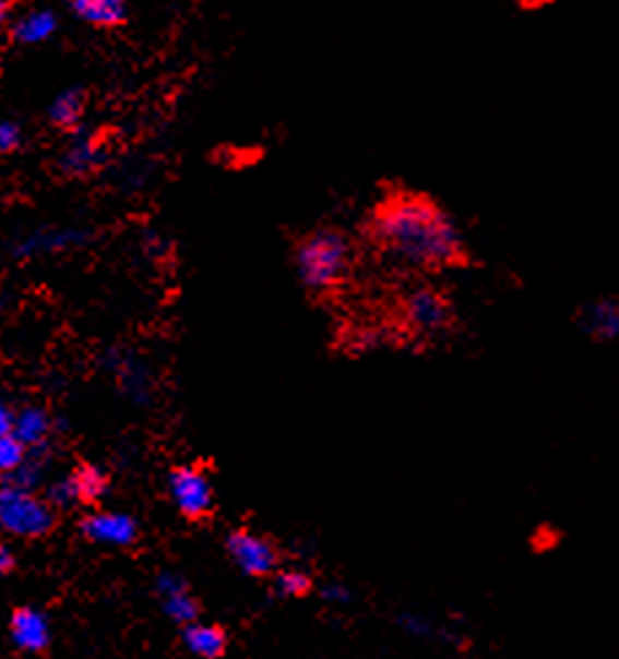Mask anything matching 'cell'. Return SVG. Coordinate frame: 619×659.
<instances>
[{"label":"cell","instance_id":"6da1fadb","mask_svg":"<svg viewBox=\"0 0 619 659\" xmlns=\"http://www.w3.org/2000/svg\"><path fill=\"white\" fill-rule=\"evenodd\" d=\"M368 236L403 268L444 271L465 257L463 230L452 214L417 192L384 197L368 219Z\"/></svg>","mask_w":619,"mask_h":659},{"label":"cell","instance_id":"7a4b0ae2","mask_svg":"<svg viewBox=\"0 0 619 659\" xmlns=\"http://www.w3.org/2000/svg\"><path fill=\"white\" fill-rule=\"evenodd\" d=\"M355 249L338 227H320L309 232L295 249V271L311 292H333L349 276Z\"/></svg>","mask_w":619,"mask_h":659},{"label":"cell","instance_id":"3957f363","mask_svg":"<svg viewBox=\"0 0 619 659\" xmlns=\"http://www.w3.org/2000/svg\"><path fill=\"white\" fill-rule=\"evenodd\" d=\"M52 527V511L25 487H0V530L9 536L36 538Z\"/></svg>","mask_w":619,"mask_h":659},{"label":"cell","instance_id":"277c9868","mask_svg":"<svg viewBox=\"0 0 619 659\" xmlns=\"http://www.w3.org/2000/svg\"><path fill=\"white\" fill-rule=\"evenodd\" d=\"M403 320H406V325L412 327L414 333H441L452 320L450 300L436 287L419 284V287L408 289V295L403 298Z\"/></svg>","mask_w":619,"mask_h":659},{"label":"cell","instance_id":"5b68a950","mask_svg":"<svg viewBox=\"0 0 619 659\" xmlns=\"http://www.w3.org/2000/svg\"><path fill=\"white\" fill-rule=\"evenodd\" d=\"M170 498H174L176 508L190 519L209 514L212 511V481L206 479V474L198 468H179L170 474L168 479Z\"/></svg>","mask_w":619,"mask_h":659},{"label":"cell","instance_id":"8992f818","mask_svg":"<svg viewBox=\"0 0 619 659\" xmlns=\"http://www.w3.org/2000/svg\"><path fill=\"white\" fill-rule=\"evenodd\" d=\"M227 551L247 576H265L276 567V549L252 532H233L227 538Z\"/></svg>","mask_w":619,"mask_h":659},{"label":"cell","instance_id":"52a82bcc","mask_svg":"<svg viewBox=\"0 0 619 659\" xmlns=\"http://www.w3.org/2000/svg\"><path fill=\"white\" fill-rule=\"evenodd\" d=\"M84 532L93 541L104 543V547H130L139 536V525H135L133 516L128 514H95L84 522Z\"/></svg>","mask_w":619,"mask_h":659},{"label":"cell","instance_id":"ba28073f","mask_svg":"<svg viewBox=\"0 0 619 659\" xmlns=\"http://www.w3.org/2000/svg\"><path fill=\"white\" fill-rule=\"evenodd\" d=\"M104 163H106V149L87 133L73 135L60 155V168L62 173L68 176L93 173V170H98Z\"/></svg>","mask_w":619,"mask_h":659},{"label":"cell","instance_id":"9c48e42d","mask_svg":"<svg viewBox=\"0 0 619 659\" xmlns=\"http://www.w3.org/2000/svg\"><path fill=\"white\" fill-rule=\"evenodd\" d=\"M579 327L595 340L619 338V298H598L579 314Z\"/></svg>","mask_w":619,"mask_h":659},{"label":"cell","instance_id":"30bf717a","mask_svg":"<svg viewBox=\"0 0 619 659\" xmlns=\"http://www.w3.org/2000/svg\"><path fill=\"white\" fill-rule=\"evenodd\" d=\"M11 638L22 651H41L49 644V622L36 608H22L11 619Z\"/></svg>","mask_w":619,"mask_h":659},{"label":"cell","instance_id":"8fae6325","mask_svg":"<svg viewBox=\"0 0 619 659\" xmlns=\"http://www.w3.org/2000/svg\"><path fill=\"white\" fill-rule=\"evenodd\" d=\"M57 14L52 9H27L11 22V36L20 44H44L57 33Z\"/></svg>","mask_w":619,"mask_h":659},{"label":"cell","instance_id":"7c38bea8","mask_svg":"<svg viewBox=\"0 0 619 659\" xmlns=\"http://www.w3.org/2000/svg\"><path fill=\"white\" fill-rule=\"evenodd\" d=\"M82 241V230H73V227H66V230L62 227H47V230H36L27 238H22L20 247H16V254L20 257H33V254L41 252H62V249H71Z\"/></svg>","mask_w":619,"mask_h":659},{"label":"cell","instance_id":"4fadbf2b","mask_svg":"<svg viewBox=\"0 0 619 659\" xmlns=\"http://www.w3.org/2000/svg\"><path fill=\"white\" fill-rule=\"evenodd\" d=\"M68 9L95 27L122 25L128 16V0H66Z\"/></svg>","mask_w":619,"mask_h":659},{"label":"cell","instance_id":"5bb4252c","mask_svg":"<svg viewBox=\"0 0 619 659\" xmlns=\"http://www.w3.org/2000/svg\"><path fill=\"white\" fill-rule=\"evenodd\" d=\"M184 644L195 657L217 659L225 651V633L214 624L192 622L184 630Z\"/></svg>","mask_w":619,"mask_h":659},{"label":"cell","instance_id":"9a60e30c","mask_svg":"<svg viewBox=\"0 0 619 659\" xmlns=\"http://www.w3.org/2000/svg\"><path fill=\"white\" fill-rule=\"evenodd\" d=\"M84 117V93L82 89H66L49 106V119L62 130H71Z\"/></svg>","mask_w":619,"mask_h":659},{"label":"cell","instance_id":"2e32d148","mask_svg":"<svg viewBox=\"0 0 619 659\" xmlns=\"http://www.w3.org/2000/svg\"><path fill=\"white\" fill-rule=\"evenodd\" d=\"M49 433V417L47 411L41 408H25L22 414L14 417V435L20 439L25 446L31 443H41Z\"/></svg>","mask_w":619,"mask_h":659},{"label":"cell","instance_id":"e0dca14e","mask_svg":"<svg viewBox=\"0 0 619 659\" xmlns=\"http://www.w3.org/2000/svg\"><path fill=\"white\" fill-rule=\"evenodd\" d=\"M163 606H166L168 616L179 624H192L198 619V603L190 598L187 587H179L174 589V592L163 595Z\"/></svg>","mask_w":619,"mask_h":659},{"label":"cell","instance_id":"ac0fdd59","mask_svg":"<svg viewBox=\"0 0 619 659\" xmlns=\"http://www.w3.org/2000/svg\"><path fill=\"white\" fill-rule=\"evenodd\" d=\"M79 500H98L106 492V476L98 468H82L73 476Z\"/></svg>","mask_w":619,"mask_h":659},{"label":"cell","instance_id":"d6986e66","mask_svg":"<svg viewBox=\"0 0 619 659\" xmlns=\"http://www.w3.org/2000/svg\"><path fill=\"white\" fill-rule=\"evenodd\" d=\"M22 463H25V443L16 439L14 433L0 435V470L14 474Z\"/></svg>","mask_w":619,"mask_h":659},{"label":"cell","instance_id":"ffe728a7","mask_svg":"<svg viewBox=\"0 0 619 659\" xmlns=\"http://www.w3.org/2000/svg\"><path fill=\"white\" fill-rule=\"evenodd\" d=\"M311 589V578L306 576L303 571H284L279 573V578H276V592L282 595V598H300V595H306Z\"/></svg>","mask_w":619,"mask_h":659},{"label":"cell","instance_id":"44dd1931","mask_svg":"<svg viewBox=\"0 0 619 659\" xmlns=\"http://www.w3.org/2000/svg\"><path fill=\"white\" fill-rule=\"evenodd\" d=\"M397 624H401L403 633L414 635V638H428V635L436 633L433 622H430L428 616H422V613H403V616L397 619Z\"/></svg>","mask_w":619,"mask_h":659},{"label":"cell","instance_id":"7402d4cb","mask_svg":"<svg viewBox=\"0 0 619 659\" xmlns=\"http://www.w3.org/2000/svg\"><path fill=\"white\" fill-rule=\"evenodd\" d=\"M20 144H22V128L14 122V119L0 113V155L14 152Z\"/></svg>","mask_w":619,"mask_h":659},{"label":"cell","instance_id":"603a6c76","mask_svg":"<svg viewBox=\"0 0 619 659\" xmlns=\"http://www.w3.org/2000/svg\"><path fill=\"white\" fill-rule=\"evenodd\" d=\"M49 500H52L55 505H60V508H66V505L76 503L79 492H76V484H73V479L57 481L52 490H49Z\"/></svg>","mask_w":619,"mask_h":659},{"label":"cell","instance_id":"cb8c5ba5","mask_svg":"<svg viewBox=\"0 0 619 659\" xmlns=\"http://www.w3.org/2000/svg\"><path fill=\"white\" fill-rule=\"evenodd\" d=\"M14 481L16 487H25V490H33L38 484V468L33 463H22L20 468L14 470Z\"/></svg>","mask_w":619,"mask_h":659},{"label":"cell","instance_id":"d4e9b609","mask_svg":"<svg viewBox=\"0 0 619 659\" xmlns=\"http://www.w3.org/2000/svg\"><path fill=\"white\" fill-rule=\"evenodd\" d=\"M322 598H325L328 603L344 606L352 600V592L349 587H344V584H325V587H322Z\"/></svg>","mask_w":619,"mask_h":659},{"label":"cell","instance_id":"484cf974","mask_svg":"<svg viewBox=\"0 0 619 659\" xmlns=\"http://www.w3.org/2000/svg\"><path fill=\"white\" fill-rule=\"evenodd\" d=\"M14 433V414L9 411L5 406H0V435Z\"/></svg>","mask_w":619,"mask_h":659},{"label":"cell","instance_id":"4316f807","mask_svg":"<svg viewBox=\"0 0 619 659\" xmlns=\"http://www.w3.org/2000/svg\"><path fill=\"white\" fill-rule=\"evenodd\" d=\"M11 565H14V556H11L9 549L0 547V576H5L11 571Z\"/></svg>","mask_w":619,"mask_h":659},{"label":"cell","instance_id":"83f0119b","mask_svg":"<svg viewBox=\"0 0 619 659\" xmlns=\"http://www.w3.org/2000/svg\"><path fill=\"white\" fill-rule=\"evenodd\" d=\"M9 25V3L5 0H0V31Z\"/></svg>","mask_w":619,"mask_h":659},{"label":"cell","instance_id":"f1b7e54d","mask_svg":"<svg viewBox=\"0 0 619 659\" xmlns=\"http://www.w3.org/2000/svg\"><path fill=\"white\" fill-rule=\"evenodd\" d=\"M5 3H11V0H5Z\"/></svg>","mask_w":619,"mask_h":659}]
</instances>
